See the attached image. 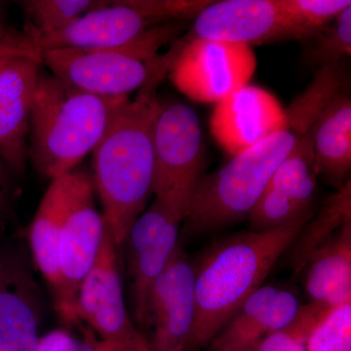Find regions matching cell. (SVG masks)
<instances>
[{"instance_id":"24","label":"cell","mask_w":351,"mask_h":351,"mask_svg":"<svg viewBox=\"0 0 351 351\" xmlns=\"http://www.w3.org/2000/svg\"><path fill=\"white\" fill-rule=\"evenodd\" d=\"M101 0H27L20 1L29 18L27 25L38 32L63 29L78 18L96 9L108 5Z\"/></svg>"},{"instance_id":"14","label":"cell","mask_w":351,"mask_h":351,"mask_svg":"<svg viewBox=\"0 0 351 351\" xmlns=\"http://www.w3.org/2000/svg\"><path fill=\"white\" fill-rule=\"evenodd\" d=\"M195 311V267L180 243L152 290L147 322L152 351H186Z\"/></svg>"},{"instance_id":"26","label":"cell","mask_w":351,"mask_h":351,"mask_svg":"<svg viewBox=\"0 0 351 351\" xmlns=\"http://www.w3.org/2000/svg\"><path fill=\"white\" fill-rule=\"evenodd\" d=\"M307 216H311V209L301 206L276 189L267 186L247 219L253 232H267L290 225Z\"/></svg>"},{"instance_id":"2","label":"cell","mask_w":351,"mask_h":351,"mask_svg":"<svg viewBox=\"0 0 351 351\" xmlns=\"http://www.w3.org/2000/svg\"><path fill=\"white\" fill-rule=\"evenodd\" d=\"M309 217L267 232L235 233L210 246L195 267V311L186 351H199L262 286Z\"/></svg>"},{"instance_id":"18","label":"cell","mask_w":351,"mask_h":351,"mask_svg":"<svg viewBox=\"0 0 351 351\" xmlns=\"http://www.w3.org/2000/svg\"><path fill=\"white\" fill-rule=\"evenodd\" d=\"M302 269L311 302L334 307L351 301V219L314 252Z\"/></svg>"},{"instance_id":"1","label":"cell","mask_w":351,"mask_h":351,"mask_svg":"<svg viewBox=\"0 0 351 351\" xmlns=\"http://www.w3.org/2000/svg\"><path fill=\"white\" fill-rule=\"evenodd\" d=\"M158 85H147L129 99L92 152L95 191L119 250L154 195V133L162 108L156 94Z\"/></svg>"},{"instance_id":"35","label":"cell","mask_w":351,"mask_h":351,"mask_svg":"<svg viewBox=\"0 0 351 351\" xmlns=\"http://www.w3.org/2000/svg\"><path fill=\"white\" fill-rule=\"evenodd\" d=\"M141 351H152L151 345H149V339H147V343H145L144 346H143L142 350Z\"/></svg>"},{"instance_id":"16","label":"cell","mask_w":351,"mask_h":351,"mask_svg":"<svg viewBox=\"0 0 351 351\" xmlns=\"http://www.w3.org/2000/svg\"><path fill=\"white\" fill-rule=\"evenodd\" d=\"M210 126L216 142L233 157L287 128V119L274 95L246 85L216 104Z\"/></svg>"},{"instance_id":"31","label":"cell","mask_w":351,"mask_h":351,"mask_svg":"<svg viewBox=\"0 0 351 351\" xmlns=\"http://www.w3.org/2000/svg\"><path fill=\"white\" fill-rule=\"evenodd\" d=\"M306 337L295 328L289 326L282 331L274 332L263 338L256 351H307Z\"/></svg>"},{"instance_id":"6","label":"cell","mask_w":351,"mask_h":351,"mask_svg":"<svg viewBox=\"0 0 351 351\" xmlns=\"http://www.w3.org/2000/svg\"><path fill=\"white\" fill-rule=\"evenodd\" d=\"M202 164V133L195 110L182 103L162 104L154 127L152 193L182 221Z\"/></svg>"},{"instance_id":"10","label":"cell","mask_w":351,"mask_h":351,"mask_svg":"<svg viewBox=\"0 0 351 351\" xmlns=\"http://www.w3.org/2000/svg\"><path fill=\"white\" fill-rule=\"evenodd\" d=\"M182 221L154 199L130 228L126 248V274L133 321L147 329L149 302L154 284L180 244Z\"/></svg>"},{"instance_id":"4","label":"cell","mask_w":351,"mask_h":351,"mask_svg":"<svg viewBox=\"0 0 351 351\" xmlns=\"http://www.w3.org/2000/svg\"><path fill=\"white\" fill-rule=\"evenodd\" d=\"M175 23L149 27L135 41L119 48L97 50H47L40 53L43 66L66 84L86 93L108 98L129 96L169 73L176 49L158 55L181 34Z\"/></svg>"},{"instance_id":"11","label":"cell","mask_w":351,"mask_h":351,"mask_svg":"<svg viewBox=\"0 0 351 351\" xmlns=\"http://www.w3.org/2000/svg\"><path fill=\"white\" fill-rule=\"evenodd\" d=\"M152 25L123 1H110L57 31L38 32L25 25L17 39L23 48L39 55L47 50L108 49L133 43Z\"/></svg>"},{"instance_id":"5","label":"cell","mask_w":351,"mask_h":351,"mask_svg":"<svg viewBox=\"0 0 351 351\" xmlns=\"http://www.w3.org/2000/svg\"><path fill=\"white\" fill-rule=\"evenodd\" d=\"M299 137L287 127L233 156L216 172L201 176L182 221L184 233L198 237L247 218Z\"/></svg>"},{"instance_id":"15","label":"cell","mask_w":351,"mask_h":351,"mask_svg":"<svg viewBox=\"0 0 351 351\" xmlns=\"http://www.w3.org/2000/svg\"><path fill=\"white\" fill-rule=\"evenodd\" d=\"M41 69L36 58L0 56V158L19 178L29 160L32 108Z\"/></svg>"},{"instance_id":"34","label":"cell","mask_w":351,"mask_h":351,"mask_svg":"<svg viewBox=\"0 0 351 351\" xmlns=\"http://www.w3.org/2000/svg\"><path fill=\"white\" fill-rule=\"evenodd\" d=\"M7 6H8L7 2L0 1V56H6V55H24V56L36 58V59L40 60V55L36 54V53L19 49V48L6 45V44L3 43L4 39H5L7 34H8V32H10L11 29L6 27Z\"/></svg>"},{"instance_id":"30","label":"cell","mask_w":351,"mask_h":351,"mask_svg":"<svg viewBox=\"0 0 351 351\" xmlns=\"http://www.w3.org/2000/svg\"><path fill=\"white\" fill-rule=\"evenodd\" d=\"M297 295L292 291L279 289L267 311L269 335L282 331L294 322L301 309Z\"/></svg>"},{"instance_id":"13","label":"cell","mask_w":351,"mask_h":351,"mask_svg":"<svg viewBox=\"0 0 351 351\" xmlns=\"http://www.w3.org/2000/svg\"><path fill=\"white\" fill-rule=\"evenodd\" d=\"M43 308L27 257L10 247L0 249V351H34Z\"/></svg>"},{"instance_id":"17","label":"cell","mask_w":351,"mask_h":351,"mask_svg":"<svg viewBox=\"0 0 351 351\" xmlns=\"http://www.w3.org/2000/svg\"><path fill=\"white\" fill-rule=\"evenodd\" d=\"M75 170L51 181L29 226V249L34 263L52 288L55 299L61 289L58 244L73 193Z\"/></svg>"},{"instance_id":"22","label":"cell","mask_w":351,"mask_h":351,"mask_svg":"<svg viewBox=\"0 0 351 351\" xmlns=\"http://www.w3.org/2000/svg\"><path fill=\"white\" fill-rule=\"evenodd\" d=\"M351 219L350 180L328 199L317 218L304 226L294 242V257L297 271L302 270L309 257L326 243L346 221Z\"/></svg>"},{"instance_id":"12","label":"cell","mask_w":351,"mask_h":351,"mask_svg":"<svg viewBox=\"0 0 351 351\" xmlns=\"http://www.w3.org/2000/svg\"><path fill=\"white\" fill-rule=\"evenodd\" d=\"M191 38L258 44L306 36L287 17L279 0L213 1L195 18Z\"/></svg>"},{"instance_id":"25","label":"cell","mask_w":351,"mask_h":351,"mask_svg":"<svg viewBox=\"0 0 351 351\" xmlns=\"http://www.w3.org/2000/svg\"><path fill=\"white\" fill-rule=\"evenodd\" d=\"M304 345L307 351H351V301L322 313Z\"/></svg>"},{"instance_id":"28","label":"cell","mask_w":351,"mask_h":351,"mask_svg":"<svg viewBox=\"0 0 351 351\" xmlns=\"http://www.w3.org/2000/svg\"><path fill=\"white\" fill-rule=\"evenodd\" d=\"M313 47L308 52L311 63L320 64H339L343 58L351 54V6L339 14L331 24L321 29L316 36Z\"/></svg>"},{"instance_id":"29","label":"cell","mask_w":351,"mask_h":351,"mask_svg":"<svg viewBox=\"0 0 351 351\" xmlns=\"http://www.w3.org/2000/svg\"><path fill=\"white\" fill-rule=\"evenodd\" d=\"M127 6L154 25L191 20L213 1L208 0H123Z\"/></svg>"},{"instance_id":"23","label":"cell","mask_w":351,"mask_h":351,"mask_svg":"<svg viewBox=\"0 0 351 351\" xmlns=\"http://www.w3.org/2000/svg\"><path fill=\"white\" fill-rule=\"evenodd\" d=\"M339 64L321 66L308 88L285 108L287 127L299 135L311 130L328 104L341 93L343 73Z\"/></svg>"},{"instance_id":"32","label":"cell","mask_w":351,"mask_h":351,"mask_svg":"<svg viewBox=\"0 0 351 351\" xmlns=\"http://www.w3.org/2000/svg\"><path fill=\"white\" fill-rule=\"evenodd\" d=\"M19 179L8 164L0 158V226L8 218L19 195Z\"/></svg>"},{"instance_id":"27","label":"cell","mask_w":351,"mask_h":351,"mask_svg":"<svg viewBox=\"0 0 351 351\" xmlns=\"http://www.w3.org/2000/svg\"><path fill=\"white\" fill-rule=\"evenodd\" d=\"M279 3L306 38H313L351 6L350 0H279Z\"/></svg>"},{"instance_id":"8","label":"cell","mask_w":351,"mask_h":351,"mask_svg":"<svg viewBox=\"0 0 351 351\" xmlns=\"http://www.w3.org/2000/svg\"><path fill=\"white\" fill-rule=\"evenodd\" d=\"M95 186L86 171L75 169L73 193L58 244L61 289L55 299L58 313L76 322V300L93 267L106 233L103 215L95 205Z\"/></svg>"},{"instance_id":"20","label":"cell","mask_w":351,"mask_h":351,"mask_svg":"<svg viewBox=\"0 0 351 351\" xmlns=\"http://www.w3.org/2000/svg\"><path fill=\"white\" fill-rule=\"evenodd\" d=\"M278 291L274 285L257 289L215 337L212 351H256L269 335L267 311Z\"/></svg>"},{"instance_id":"9","label":"cell","mask_w":351,"mask_h":351,"mask_svg":"<svg viewBox=\"0 0 351 351\" xmlns=\"http://www.w3.org/2000/svg\"><path fill=\"white\" fill-rule=\"evenodd\" d=\"M119 251L106 226L98 257L78 291L76 320L96 332L101 351H138L145 337L127 308Z\"/></svg>"},{"instance_id":"19","label":"cell","mask_w":351,"mask_h":351,"mask_svg":"<svg viewBox=\"0 0 351 351\" xmlns=\"http://www.w3.org/2000/svg\"><path fill=\"white\" fill-rule=\"evenodd\" d=\"M318 174L341 189L351 169V99L339 93L311 127ZM350 180V179H348Z\"/></svg>"},{"instance_id":"3","label":"cell","mask_w":351,"mask_h":351,"mask_svg":"<svg viewBox=\"0 0 351 351\" xmlns=\"http://www.w3.org/2000/svg\"><path fill=\"white\" fill-rule=\"evenodd\" d=\"M129 99L86 93L41 69L29 135V159L36 170L53 181L76 169Z\"/></svg>"},{"instance_id":"21","label":"cell","mask_w":351,"mask_h":351,"mask_svg":"<svg viewBox=\"0 0 351 351\" xmlns=\"http://www.w3.org/2000/svg\"><path fill=\"white\" fill-rule=\"evenodd\" d=\"M317 175L311 129L300 136L292 151L279 164L267 186L311 209Z\"/></svg>"},{"instance_id":"33","label":"cell","mask_w":351,"mask_h":351,"mask_svg":"<svg viewBox=\"0 0 351 351\" xmlns=\"http://www.w3.org/2000/svg\"><path fill=\"white\" fill-rule=\"evenodd\" d=\"M34 351H101L80 341L64 330H55L40 337Z\"/></svg>"},{"instance_id":"7","label":"cell","mask_w":351,"mask_h":351,"mask_svg":"<svg viewBox=\"0 0 351 351\" xmlns=\"http://www.w3.org/2000/svg\"><path fill=\"white\" fill-rule=\"evenodd\" d=\"M169 71L173 84L191 100L219 103L248 85L257 68L252 47L244 44L182 38Z\"/></svg>"}]
</instances>
